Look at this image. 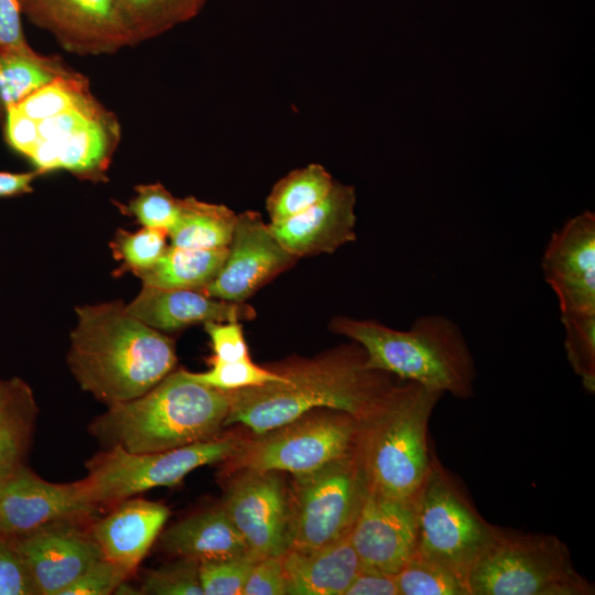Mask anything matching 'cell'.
I'll use <instances>...</instances> for the list:
<instances>
[{"label":"cell","instance_id":"6da1fadb","mask_svg":"<svg viewBox=\"0 0 595 595\" xmlns=\"http://www.w3.org/2000/svg\"><path fill=\"white\" fill-rule=\"evenodd\" d=\"M350 342L316 358L273 369L284 382L228 391L225 425L242 424L258 435L315 409L344 411L360 419L396 381L393 376L369 368L364 348Z\"/></svg>","mask_w":595,"mask_h":595},{"label":"cell","instance_id":"7a4b0ae2","mask_svg":"<svg viewBox=\"0 0 595 595\" xmlns=\"http://www.w3.org/2000/svg\"><path fill=\"white\" fill-rule=\"evenodd\" d=\"M67 365L80 388L107 405L132 400L175 369L174 340L121 301L75 309Z\"/></svg>","mask_w":595,"mask_h":595},{"label":"cell","instance_id":"3957f363","mask_svg":"<svg viewBox=\"0 0 595 595\" xmlns=\"http://www.w3.org/2000/svg\"><path fill=\"white\" fill-rule=\"evenodd\" d=\"M229 393L206 386L188 370H173L145 393L108 405L89 432L104 446L130 453L169 451L218 436Z\"/></svg>","mask_w":595,"mask_h":595},{"label":"cell","instance_id":"277c9868","mask_svg":"<svg viewBox=\"0 0 595 595\" xmlns=\"http://www.w3.org/2000/svg\"><path fill=\"white\" fill-rule=\"evenodd\" d=\"M331 329L359 344L371 369L457 399L475 393V359L461 327L444 315L419 316L405 331L372 320L336 316Z\"/></svg>","mask_w":595,"mask_h":595},{"label":"cell","instance_id":"5b68a950","mask_svg":"<svg viewBox=\"0 0 595 595\" xmlns=\"http://www.w3.org/2000/svg\"><path fill=\"white\" fill-rule=\"evenodd\" d=\"M443 396L400 380L358 419L356 454L370 488L397 499H415L434 454L429 422Z\"/></svg>","mask_w":595,"mask_h":595},{"label":"cell","instance_id":"8992f818","mask_svg":"<svg viewBox=\"0 0 595 595\" xmlns=\"http://www.w3.org/2000/svg\"><path fill=\"white\" fill-rule=\"evenodd\" d=\"M469 595H593L567 545L549 533L500 530L466 577Z\"/></svg>","mask_w":595,"mask_h":595},{"label":"cell","instance_id":"52a82bcc","mask_svg":"<svg viewBox=\"0 0 595 595\" xmlns=\"http://www.w3.org/2000/svg\"><path fill=\"white\" fill-rule=\"evenodd\" d=\"M415 553L459 576L467 574L498 537L501 528L477 510L458 478L435 452L415 499Z\"/></svg>","mask_w":595,"mask_h":595},{"label":"cell","instance_id":"ba28073f","mask_svg":"<svg viewBox=\"0 0 595 595\" xmlns=\"http://www.w3.org/2000/svg\"><path fill=\"white\" fill-rule=\"evenodd\" d=\"M368 490L356 448L313 472L293 476L288 549H315L348 538Z\"/></svg>","mask_w":595,"mask_h":595},{"label":"cell","instance_id":"9c48e42d","mask_svg":"<svg viewBox=\"0 0 595 595\" xmlns=\"http://www.w3.org/2000/svg\"><path fill=\"white\" fill-rule=\"evenodd\" d=\"M240 441L216 436L186 446L152 453H130L119 446L106 447L86 463L82 479L95 505L115 506L156 487H172L194 469L229 459Z\"/></svg>","mask_w":595,"mask_h":595},{"label":"cell","instance_id":"30bf717a","mask_svg":"<svg viewBox=\"0 0 595 595\" xmlns=\"http://www.w3.org/2000/svg\"><path fill=\"white\" fill-rule=\"evenodd\" d=\"M359 422L333 409H315L240 442L230 457L236 470H275L293 476L313 472L356 448Z\"/></svg>","mask_w":595,"mask_h":595},{"label":"cell","instance_id":"8fae6325","mask_svg":"<svg viewBox=\"0 0 595 595\" xmlns=\"http://www.w3.org/2000/svg\"><path fill=\"white\" fill-rule=\"evenodd\" d=\"M99 509L82 480L52 483L25 464L0 478V536L20 537L65 521H88Z\"/></svg>","mask_w":595,"mask_h":595},{"label":"cell","instance_id":"7c38bea8","mask_svg":"<svg viewBox=\"0 0 595 595\" xmlns=\"http://www.w3.org/2000/svg\"><path fill=\"white\" fill-rule=\"evenodd\" d=\"M221 508L259 556L282 555L288 549L289 488L281 472L238 470Z\"/></svg>","mask_w":595,"mask_h":595},{"label":"cell","instance_id":"4fadbf2b","mask_svg":"<svg viewBox=\"0 0 595 595\" xmlns=\"http://www.w3.org/2000/svg\"><path fill=\"white\" fill-rule=\"evenodd\" d=\"M22 13L78 54L111 53L132 44L119 0H20Z\"/></svg>","mask_w":595,"mask_h":595},{"label":"cell","instance_id":"5bb4252c","mask_svg":"<svg viewBox=\"0 0 595 595\" xmlns=\"http://www.w3.org/2000/svg\"><path fill=\"white\" fill-rule=\"evenodd\" d=\"M296 260L280 245L260 214L247 210L237 215L226 259L202 291L219 300L244 303Z\"/></svg>","mask_w":595,"mask_h":595},{"label":"cell","instance_id":"9a60e30c","mask_svg":"<svg viewBox=\"0 0 595 595\" xmlns=\"http://www.w3.org/2000/svg\"><path fill=\"white\" fill-rule=\"evenodd\" d=\"M86 522H58L7 538L24 561L36 595H62L102 556Z\"/></svg>","mask_w":595,"mask_h":595},{"label":"cell","instance_id":"2e32d148","mask_svg":"<svg viewBox=\"0 0 595 595\" xmlns=\"http://www.w3.org/2000/svg\"><path fill=\"white\" fill-rule=\"evenodd\" d=\"M560 313H595V214L570 218L551 235L541 259Z\"/></svg>","mask_w":595,"mask_h":595},{"label":"cell","instance_id":"e0dca14e","mask_svg":"<svg viewBox=\"0 0 595 595\" xmlns=\"http://www.w3.org/2000/svg\"><path fill=\"white\" fill-rule=\"evenodd\" d=\"M348 538L361 570L396 575L415 551L414 500L392 498L369 487Z\"/></svg>","mask_w":595,"mask_h":595},{"label":"cell","instance_id":"ac0fdd59","mask_svg":"<svg viewBox=\"0 0 595 595\" xmlns=\"http://www.w3.org/2000/svg\"><path fill=\"white\" fill-rule=\"evenodd\" d=\"M356 192L334 181L325 197L306 210L269 223L280 245L295 258L333 253L356 239Z\"/></svg>","mask_w":595,"mask_h":595},{"label":"cell","instance_id":"d6986e66","mask_svg":"<svg viewBox=\"0 0 595 595\" xmlns=\"http://www.w3.org/2000/svg\"><path fill=\"white\" fill-rule=\"evenodd\" d=\"M126 310L160 332H175L210 321L242 322L256 317L255 309L245 302L219 300L202 290L161 289L144 284Z\"/></svg>","mask_w":595,"mask_h":595},{"label":"cell","instance_id":"ffe728a7","mask_svg":"<svg viewBox=\"0 0 595 595\" xmlns=\"http://www.w3.org/2000/svg\"><path fill=\"white\" fill-rule=\"evenodd\" d=\"M169 513L163 504L131 497L115 505L111 512L89 528L102 558L131 576L162 531Z\"/></svg>","mask_w":595,"mask_h":595},{"label":"cell","instance_id":"44dd1931","mask_svg":"<svg viewBox=\"0 0 595 595\" xmlns=\"http://www.w3.org/2000/svg\"><path fill=\"white\" fill-rule=\"evenodd\" d=\"M282 559L289 595H345L360 570L349 538L315 549H288Z\"/></svg>","mask_w":595,"mask_h":595},{"label":"cell","instance_id":"7402d4cb","mask_svg":"<svg viewBox=\"0 0 595 595\" xmlns=\"http://www.w3.org/2000/svg\"><path fill=\"white\" fill-rule=\"evenodd\" d=\"M110 128L100 111L60 138L39 141L28 158L37 173L67 170L84 176L99 175L110 160Z\"/></svg>","mask_w":595,"mask_h":595},{"label":"cell","instance_id":"603a6c76","mask_svg":"<svg viewBox=\"0 0 595 595\" xmlns=\"http://www.w3.org/2000/svg\"><path fill=\"white\" fill-rule=\"evenodd\" d=\"M160 543L172 555L198 561L250 551L221 506L177 521L162 533Z\"/></svg>","mask_w":595,"mask_h":595},{"label":"cell","instance_id":"cb8c5ba5","mask_svg":"<svg viewBox=\"0 0 595 595\" xmlns=\"http://www.w3.org/2000/svg\"><path fill=\"white\" fill-rule=\"evenodd\" d=\"M39 408L21 378L0 379V478L24 465Z\"/></svg>","mask_w":595,"mask_h":595},{"label":"cell","instance_id":"d4e9b609","mask_svg":"<svg viewBox=\"0 0 595 595\" xmlns=\"http://www.w3.org/2000/svg\"><path fill=\"white\" fill-rule=\"evenodd\" d=\"M237 214L229 207L199 201L180 198V214L169 230L171 246L188 249L228 248L232 239Z\"/></svg>","mask_w":595,"mask_h":595},{"label":"cell","instance_id":"484cf974","mask_svg":"<svg viewBox=\"0 0 595 595\" xmlns=\"http://www.w3.org/2000/svg\"><path fill=\"white\" fill-rule=\"evenodd\" d=\"M228 248L188 249L169 246L159 261L137 274L144 285L203 290L219 272Z\"/></svg>","mask_w":595,"mask_h":595},{"label":"cell","instance_id":"4316f807","mask_svg":"<svg viewBox=\"0 0 595 595\" xmlns=\"http://www.w3.org/2000/svg\"><path fill=\"white\" fill-rule=\"evenodd\" d=\"M68 75L55 60L36 52H0V105L6 111L57 77Z\"/></svg>","mask_w":595,"mask_h":595},{"label":"cell","instance_id":"83f0119b","mask_svg":"<svg viewBox=\"0 0 595 595\" xmlns=\"http://www.w3.org/2000/svg\"><path fill=\"white\" fill-rule=\"evenodd\" d=\"M334 178L321 164L312 163L288 173L267 197L270 223L295 216L321 201L331 191Z\"/></svg>","mask_w":595,"mask_h":595},{"label":"cell","instance_id":"f1b7e54d","mask_svg":"<svg viewBox=\"0 0 595 595\" xmlns=\"http://www.w3.org/2000/svg\"><path fill=\"white\" fill-rule=\"evenodd\" d=\"M208 0H119L132 44L195 18Z\"/></svg>","mask_w":595,"mask_h":595},{"label":"cell","instance_id":"f546056e","mask_svg":"<svg viewBox=\"0 0 595 595\" xmlns=\"http://www.w3.org/2000/svg\"><path fill=\"white\" fill-rule=\"evenodd\" d=\"M394 577L399 595H469L459 576L415 552Z\"/></svg>","mask_w":595,"mask_h":595},{"label":"cell","instance_id":"4dcf8cb0","mask_svg":"<svg viewBox=\"0 0 595 595\" xmlns=\"http://www.w3.org/2000/svg\"><path fill=\"white\" fill-rule=\"evenodd\" d=\"M567 360L588 393L595 391V313H562Z\"/></svg>","mask_w":595,"mask_h":595},{"label":"cell","instance_id":"1f68e13d","mask_svg":"<svg viewBox=\"0 0 595 595\" xmlns=\"http://www.w3.org/2000/svg\"><path fill=\"white\" fill-rule=\"evenodd\" d=\"M89 97L84 79L72 74L57 77L12 107L41 121L76 107Z\"/></svg>","mask_w":595,"mask_h":595},{"label":"cell","instance_id":"d6a6232c","mask_svg":"<svg viewBox=\"0 0 595 595\" xmlns=\"http://www.w3.org/2000/svg\"><path fill=\"white\" fill-rule=\"evenodd\" d=\"M208 364L209 368L206 371H188L190 376L206 386L223 391H235L285 381L281 374L272 368H263L255 364L250 357L234 361H223L210 357Z\"/></svg>","mask_w":595,"mask_h":595},{"label":"cell","instance_id":"836d02e7","mask_svg":"<svg viewBox=\"0 0 595 595\" xmlns=\"http://www.w3.org/2000/svg\"><path fill=\"white\" fill-rule=\"evenodd\" d=\"M169 232L162 228L142 227L138 231L119 230L111 248L126 271L139 274L154 266L169 248Z\"/></svg>","mask_w":595,"mask_h":595},{"label":"cell","instance_id":"e575fe53","mask_svg":"<svg viewBox=\"0 0 595 595\" xmlns=\"http://www.w3.org/2000/svg\"><path fill=\"white\" fill-rule=\"evenodd\" d=\"M260 558L247 551L232 556L201 560L199 580L204 595H241Z\"/></svg>","mask_w":595,"mask_h":595},{"label":"cell","instance_id":"d590c367","mask_svg":"<svg viewBox=\"0 0 595 595\" xmlns=\"http://www.w3.org/2000/svg\"><path fill=\"white\" fill-rule=\"evenodd\" d=\"M139 594L204 595L199 580V561L176 556L175 560L147 572Z\"/></svg>","mask_w":595,"mask_h":595},{"label":"cell","instance_id":"8d00e7d4","mask_svg":"<svg viewBox=\"0 0 595 595\" xmlns=\"http://www.w3.org/2000/svg\"><path fill=\"white\" fill-rule=\"evenodd\" d=\"M142 227L169 230L180 214V198H175L162 184H143L137 187V195L127 206Z\"/></svg>","mask_w":595,"mask_h":595},{"label":"cell","instance_id":"74e56055","mask_svg":"<svg viewBox=\"0 0 595 595\" xmlns=\"http://www.w3.org/2000/svg\"><path fill=\"white\" fill-rule=\"evenodd\" d=\"M130 576L105 558L95 561L62 595H109Z\"/></svg>","mask_w":595,"mask_h":595},{"label":"cell","instance_id":"f35d334b","mask_svg":"<svg viewBox=\"0 0 595 595\" xmlns=\"http://www.w3.org/2000/svg\"><path fill=\"white\" fill-rule=\"evenodd\" d=\"M0 595H36L28 567L9 539L0 536Z\"/></svg>","mask_w":595,"mask_h":595},{"label":"cell","instance_id":"ab89813d","mask_svg":"<svg viewBox=\"0 0 595 595\" xmlns=\"http://www.w3.org/2000/svg\"><path fill=\"white\" fill-rule=\"evenodd\" d=\"M214 355L212 357L223 361H234L249 357L247 342L241 322L204 323Z\"/></svg>","mask_w":595,"mask_h":595},{"label":"cell","instance_id":"60d3db41","mask_svg":"<svg viewBox=\"0 0 595 595\" xmlns=\"http://www.w3.org/2000/svg\"><path fill=\"white\" fill-rule=\"evenodd\" d=\"M282 555L262 556L252 567L241 595H285Z\"/></svg>","mask_w":595,"mask_h":595},{"label":"cell","instance_id":"b9f144b4","mask_svg":"<svg viewBox=\"0 0 595 595\" xmlns=\"http://www.w3.org/2000/svg\"><path fill=\"white\" fill-rule=\"evenodd\" d=\"M21 14L20 0H0V52H35L24 36Z\"/></svg>","mask_w":595,"mask_h":595},{"label":"cell","instance_id":"7bdbcfd3","mask_svg":"<svg viewBox=\"0 0 595 595\" xmlns=\"http://www.w3.org/2000/svg\"><path fill=\"white\" fill-rule=\"evenodd\" d=\"M6 138L8 143L26 158L40 140L39 122L14 107L6 110Z\"/></svg>","mask_w":595,"mask_h":595},{"label":"cell","instance_id":"ee69618b","mask_svg":"<svg viewBox=\"0 0 595 595\" xmlns=\"http://www.w3.org/2000/svg\"><path fill=\"white\" fill-rule=\"evenodd\" d=\"M345 595H399L394 575L359 570Z\"/></svg>","mask_w":595,"mask_h":595},{"label":"cell","instance_id":"f6af8a7d","mask_svg":"<svg viewBox=\"0 0 595 595\" xmlns=\"http://www.w3.org/2000/svg\"><path fill=\"white\" fill-rule=\"evenodd\" d=\"M36 175L37 172L12 173L0 171V197L31 192Z\"/></svg>","mask_w":595,"mask_h":595}]
</instances>
